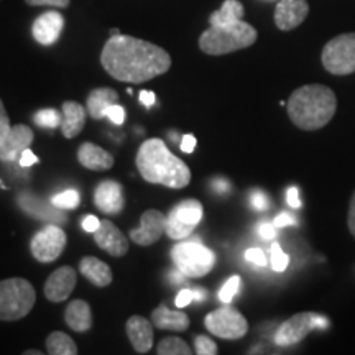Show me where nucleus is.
I'll return each instance as SVG.
<instances>
[{"instance_id": "f257e3e1", "label": "nucleus", "mask_w": 355, "mask_h": 355, "mask_svg": "<svg viewBox=\"0 0 355 355\" xmlns=\"http://www.w3.org/2000/svg\"><path fill=\"white\" fill-rule=\"evenodd\" d=\"M101 64L117 81L141 84L165 74L171 68V56L155 43L114 35L102 48Z\"/></svg>"}, {"instance_id": "f03ea898", "label": "nucleus", "mask_w": 355, "mask_h": 355, "mask_svg": "<svg viewBox=\"0 0 355 355\" xmlns=\"http://www.w3.org/2000/svg\"><path fill=\"white\" fill-rule=\"evenodd\" d=\"M135 165L145 181L163 184L170 189L186 188L191 181L188 165L175 157L165 141L159 139H148L140 145Z\"/></svg>"}, {"instance_id": "7ed1b4c3", "label": "nucleus", "mask_w": 355, "mask_h": 355, "mask_svg": "<svg viewBox=\"0 0 355 355\" xmlns=\"http://www.w3.org/2000/svg\"><path fill=\"white\" fill-rule=\"evenodd\" d=\"M288 115L301 130H319L327 125L337 110V97L331 87L306 84L288 99Z\"/></svg>"}, {"instance_id": "20e7f679", "label": "nucleus", "mask_w": 355, "mask_h": 355, "mask_svg": "<svg viewBox=\"0 0 355 355\" xmlns=\"http://www.w3.org/2000/svg\"><path fill=\"white\" fill-rule=\"evenodd\" d=\"M259 38L257 30L247 21H235L232 25L209 26L199 37V48L211 56H222L252 46Z\"/></svg>"}, {"instance_id": "39448f33", "label": "nucleus", "mask_w": 355, "mask_h": 355, "mask_svg": "<svg viewBox=\"0 0 355 355\" xmlns=\"http://www.w3.org/2000/svg\"><path fill=\"white\" fill-rule=\"evenodd\" d=\"M37 303V293L28 279L8 278L0 282V321L24 319Z\"/></svg>"}, {"instance_id": "423d86ee", "label": "nucleus", "mask_w": 355, "mask_h": 355, "mask_svg": "<svg viewBox=\"0 0 355 355\" xmlns=\"http://www.w3.org/2000/svg\"><path fill=\"white\" fill-rule=\"evenodd\" d=\"M171 259L188 278H202L214 268V252L204 247L199 239L176 243L171 250Z\"/></svg>"}, {"instance_id": "0eeeda50", "label": "nucleus", "mask_w": 355, "mask_h": 355, "mask_svg": "<svg viewBox=\"0 0 355 355\" xmlns=\"http://www.w3.org/2000/svg\"><path fill=\"white\" fill-rule=\"evenodd\" d=\"M321 60L327 73L336 76L355 73V33H343L327 42Z\"/></svg>"}, {"instance_id": "6e6552de", "label": "nucleus", "mask_w": 355, "mask_h": 355, "mask_svg": "<svg viewBox=\"0 0 355 355\" xmlns=\"http://www.w3.org/2000/svg\"><path fill=\"white\" fill-rule=\"evenodd\" d=\"M202 214V204L198 199H184L178 202L166 216V235L173 241H184L198 227Z\"/></svg>"}, {"instance_id": "1a4fd4ad", "label": "nucleus", "mask_w": 355, "mask_h": 355, "mask_svg": "<svg viewBox=\"0 0 355 355\" xmlns=\"http://www.w3.org/2000/svg\"><path fill=\"white\" fill-rule=\"evenodd\" d=\"M329 326L326 318L319 316L316 313H300L285 321L275 332V344L278 347H291L296 345L314 329H324Z\"/></svg>"}, {"instance_id": "9d476101", "label": "nucleus", "mask_w": 355, "mask_h": 355, "mask_svg": "<svg viewBox=\"0 0 355 355\" xmlns=\"http://www.w3.org/2000/svg\"><path fill=\"white\" fill-rule=\"evenodd\" d=\"M204 326H206V329L211 334L227 340L242 339L248 331L247 319L229 304L222 306V308L214 309L212 313L207 314L204 318Z\"/></svg>"}, {"instance_id": "9b49d317", "label": "nucleus", "mask_w": 355, "mask_h": 355, "mask_svg": "<svg viewBox=\"0 0 355 355\" xmlns=\"http://www.w3.org/2000/svg\"><path fill=\"white\" fill-rule=\"evenodd\" d=\"M66 234L58 224H50L33 235L30 250L35 260L42 263H51L64 252Z\"/></svg>"}, {"instance_id": "f8f14e48", "label": "nucleus", "mask_w": 355, "mask_h": 355, "mask_svg": "<svg viewBox=\"0 0 355 355\" xmlns=\"http://www.w3.org/2000/svg\"><path fill=\"white\" fill-rule=\"evenodd\" d=\"M163 234H166V214L157 209H148L141 214L140 227L130 230V239L139 245L148 247L157 243Z\"/></svg>"}, {"instance_id": "ddd939ff", "label": "nucleus", "mask_w": 355, "mask_h": 355, "mask_svg": "<svg viewBox=\"0 0 355 355\" xmlns=\"http://www.w3.org/2000/svg\"><path fill=\"white\" fill-rule=\"evenodd\" d=\"M35 133L28 125L19 123V125H12L10 132L7 137L0 141V162L3 163H15L19 162L20 155L30 148L33 144Z\"/></svg>"}, {"instance_id": "4468645a", "label": "nucleus", "mask_w": 355, "mask_h": 355, "mask_svg": "<svg viewBox=\"0 0 355 355\" xmlns=\"http://www.w3.org/2000/svg\"><path fill=\"white\" fill-rule=\"evenodd\" d=\"M308 13V0H279L275 8V24L282 32H290L303 24Z\"/></svg>"}, {"instance_id": "2eb2a0df", "label": "nucleus", "mask_w": 355, "mask_h": 355, "mask_svg": "<svg viewBox=\"0 0 355 355\" xmlns=\"http://www.w3.org/2000/svg\"><path fill=\"white\" fill-rule=\"evenodd\" d=\"M76 272L71 266H61L56 272L50 275V278L44 283V296L53 303H61L71 296V293L76 288Z\"/></svg>"}, {"instance_id": "dca6fc26", "label": "nucleus", "mask_w": 355, "mask_h": 355, "mask_svg": "<svg viewBox=\"0 0 355 355\" xmlns=\"http://www.w3.org/2000/svg\"><path fill=\"white\" fill-rule=\"evenodd\" d=\"M94 242L97 247L102 248L104 252H107L109 255L117 257V259H121V257H123L128 252L127 237L122 234V230L109 219L101 220L99 229L94 232Z\"/></svg>"}, {"instance_id": "f3484780", "label": "nucleus", "mask_w": 355, "mask_h": 355, "mask_svg": "<svg viewBox=\"0 0 355 355\" xmlns=\"http://www.w3.org/2000/svg\"><path fill=\"white\" fill-rule=\"evenodd\" d=\"M94 204L102 214L117 216L125 207V198H123L122 186L117 181L105 180L96 188Z\"/></svg>"}, {"instance_id": "a211bd4d", "label": "nucleus", "mask_w": 355, "mask_h": 355, "mask_svg": "<svg viewBox=\"0 0 355 355\" xmlns=\"http://www.w3.org/2000/svg\"><path fill=\"white\" fill-rule=\"evenodd\" d=\"M64 28V17L60 12L50 10L44 12L33 21L32 33L33 38L37 40L43 46H51L61 37V32Z\"/></svg>"}, {"instance_id": "6ab92c4d", "label": "nucleus", "mask_w": 355, "mask_h": 355, "mask_svg": "<svg viewBox=\"0 0 355 355\" xmlns=\"http://www.w3.org/2000/svg\"><path fill=\"white\" fill-rule=\"evenodd\" d=\"M17 202H19V207L25 214L37 217V219L48 220L50 219L53 224H64L66 216L63 214V209H58L51 204L48 206L43 199L33 196L32 193H21L17 196Z\"/></svg>"}, {"instance_id": "aec40b11", "label": "nucleus", "mask_w": 355, "mask_h": 355, "mask_svg": "<svg viewBox=\"0 0 355 355\" xmlns=\"http://www.w3.org/2000/svg\"><path fill=\"white\" fill-rule=\"evenodd\" d=\"M128 340L135 352L146 354L153 349V322L144 316H132L125 324Z\"/></svg>"}, {"instance_id": "412c9836", "label": "nucleus", "mask_w": 355, "mask_h": 355, "mask_svg": "<svg viewBox=\"0 0 355 355\" xmlns=\"http://www.w3.org/2000/svg\"><path fill=\"white\" fill-rule=\"evenodd\" d=\"M61 133L64 139H74L79 133L83 132L84 125H86L87 110L83 107L79 102L66 101L61 105Z\"/></svg>"}, {"instance_id": "4be33fe9", "label": "nucleus", "mask_w": 355, "mask_h": 355, "mask_svg": "<svg viewBox=\"0 0 355 355\" xmlns=\"http://www.w3.org/2000/svg\"><path fill=\"white\" fill-rule=\"evenodd\" d=\"M152 322L155 327L162 331L184 332L189 327L188 314L183 313L180 308L170 309L166 304H159L152 313Z\"/></svg>"}, {"instance_id": "5701e85b", "label": "nucleus", "mask_w": 355, "mask_h": 355, "mask_svg": "<svg viewBox=\"0 0 355 355\" xmlns=\"http://www.w3.org/2000/svg\"><path fill=\"white\" fill-rule=\"evenodd\" d=\"M78 159L84 168L92 171H107L114 166V157L107 150L94 144H83L78 148Z\"/></svg>"}, {"instance_id": "b1692460", "label": "nucleus", "mask_w": 355, "mask_h": 355, "mask_svg": "<svg viewBox=\"0 0 355 355\" xmlns=\"http://www.w3.org/2000/svg\"><path fill=\"white\" fill-rule=\"evenodd\" d=\"M119 104V94L112 87H97L89 92L86 99V110L94 121L105 117V110L110 105Z\"/></svg>"}, {"instance_id": "393cba45", "label": "nucleus", "mask_w": 355, "mask_h": 355, "mask_svg": "<svg viewBox=\"0 0 355 355\" xmlns=\"http://www.w3.org/2000/svg\"><path fill=\"white\" fill-rule=\"evenodd\" d=\"M79 270H81L83 277L89 279L92 285L96 286H109L112 283V270L110 266L96 257H84L79 263Z\"/></svg>"}, {"instance_id": "a878e982", "label": "nucleus", "mask_w": 355, "mask_h": 355, "mask_svg": "<svg viewBox=\"0 0 355 355\" xmlns=\"http://www.w3.org/2000/svg\"><path fill=\"white\" fill-rule=\"evenodd\" d=\"M64 321L74 332H87L92 327L91 306L83 300L71 301L66 308Z\"/></svg>"}, {"instance_id": "bb28decb", "label": "nucleus", "mask_w": 355, "mask_h": 355, "mask_svg": "<svg viewBox=\"0 0 355 355\" xmlns=\"http://www.w3.org/2000/svg\"><path fill=\"white\" fill-rule=\"evenodd\" d=\"M243 13H245V10H243V6L239 0H225L219 10L212 12L209 15V25H232L235 21H241L243 19Z\"/></svg>"}, {"instance_id": "cd10ccee", "label": "nucleus", "mask_w": 355, "mask_h": 355, "mask_svg": "<svg viewBox=\"0 0 355 355\" xmlns=\"http://www.w3.org/2000/svg\"><path fill=\"white\" fill-rule=\"evenodd\" d=\"M46 352L51 355H76L78 345L64 332H51L46 339Z\"/></svg>"}, {"instance_id": "c85d7f7f", "label": "nucleus", "mask_w": 355, "mask_h": 355, "mask_svg": "<svg viewBox=\"0 0 355 355\" xmlns=\"http://www.w3.org/2000/svg\"><path fill=\"white\" fill-rule=\"evenodd\" d=\"M191 352L193 350L181 337H166L157 345V354L159 355H189Z\"/></svg>"}, {"instance_id": "c756f323", "label": "nucleus", "mask_w": 355, "mask_h": 355, "mask_svg": "<svg viewBox=\"0 0 355 355\" xmlns=\"http://www.w3.org/2000/svg\"><path fill=\"white\" fill-rule=\"evenodd\" d=\"M79 202H81V198H79L76 189H66L64 193H60L51 198V204L58 209H76Z\"/></svg>"}, {"instance_id": "7c9ffc66", "label": "nucleus", "mask_w": 355, "mask_h": 355, "mask_svg": "<svg viewBox=\"0 0 355 355\" xmlns=\"http://www.w3.org/2000/svg\"><path fill=\"white\" fill-rule=\"evenodd\" d=\"M61 119H63V115H61L58 110L55 109H43V110H38L37 114L33 115V121L37 123L38 127L42 128H56V127H61Z\"/></svg>"}, {"instance_id": "2f4dec72", "label": "nucleus", "mask_w": 355, "mask_h": 355, "mask_svg": "<svg viewBox=\"0 0 355 355\" xmlns=\"http://www.w3.org/2000/svg\"><path fill=\"white\" fill-rule=\"evenodd\" d=\"M239 286H241V277H237V275H235V277L229 278L227 282H225V285L222 286L219 291V300L222 301V303L229 304L230 301L234 300V296L237 295Z\"/></svg>"}, {"instance_id": "473e14b6", "label": "nucleus", "mask_w": 355, "mask_h": 355, "mask_svg": "<svg viewBox=\"0 0 355 355\" xmlns=\"http://www.w3.org/2000/svg\"><path fill=\"white\" fill-rule=\"evenodd\" d=\"M270 255H272V266L275 272H285L288 263H290V257H288L279 243H273L270 248Z\"/></svg>"}, {"instance_id": "72a5a7b5", "label": "nucleus", "mask_w": 355, "mask_h": 355, "mask_svg": "<svg viewBox=\"0 0 355 355\" xmlns=\"http://www.w3.org/2000/svg\"><path fill=\"white\" fill-rule=\"evenodd\" d=\"M194 349L199 355H216L217 354V345L212 339L206 336H196L194 339Z\"/></svg>"}, {"instance_id": "f704fd0d", "label": "nucleus", "mask_w": 355, "mask_h": 355, "mask_svg": "<svg viewBox=\"0 0 355 355\" xmlns=\"http://www.w3.org/2000/svg\"><path fill=\"white\" fill-rule=\"evenodd\" d=\"M105 117H107L112 123H115V125H122V123L125 122V109L119 104L110 105V107L105 110Z\"/></svg>"}, {"instance_id": "c9c22d12", "label": "nucleus", "mask_w": 355, "mask_h": 355, "mask_svg": "<svg viewBox=\"0 0 355 355\" xmlns=\"http://www.w3.org/2000/svg\"><path fill=\"white\" fill-rule=\"evenodd\" d=\"M25 3L32 7H56L66 8L71 3V0H25Z\"/></svg>"}, {"instance_id": "e433bc0d", "label": "nucleus", "mask_w": 355, "mask_h": 355, "mask_svg": "<svg viewBox=\"0 0 355 355\" xmlns=\"http://www.w3.org/2000/svg\"><path fill=\"white\" fill-rule=\"evenodd\" d=\"M250 204L257 211H265V209H268L270 201H268V198H266L265 193H261V191H254V193L250 194Z\"/></svg>"}, {"instance_id": "4c0bfd02", "label": "nucleus", "mask_w": 355, "mask_h": 355, "mask_svg": "<svg viewBox=\"0 0 355 355\" xmlns=\"http://www.w3.org/2000/svg\"><path fill=\"white\" fill-rule=\"evenodd\" d=\"M10 119H8V114L6 107H3V102L0 101V141L7 137V133L10 132Z\"/></svg>"}, {"instance_id": "58836bf2", "label": "nucleus", "mask_w": 355, "mask_h": 355, "mask_svg": "<svg viewBox=\"0 0 355 355\" xmlns=\"http://www.w3.org/2000/svg\"><path fill=\"white\" fill-rule=\"evenodd\" d=\"M245 259L255 265H260V266L266 265L265 252L261 250V248H248L245 252Z\"/></svg>"}, {"instance_id": "ea45409f", "label": "nucleus", "mask_w": 355, "mask_h": 355, "mask_svg": "<svg viewBox=\"0 0 355 355\" xmlns=\"http://www.w3.org/2000/svg\"><path fill=\"white\" fill-rule=\"evenodd\" d=\"M191 301H193V290H189V288H184V290H181L176 295L175 304H176V308L183 309L191 303Z\"/></svg>"}, {"instance_id": "a19ab883", "label": "nucleus", "mask_w": 355, "mask_h": 355, "mask_svg": "<svg viewBox=\"0 0 355 355\" xmlns=\"http://www.w3.org/2000/svg\"><path fill=\"white\" fill-rule=\"evenodd\" d=\"M38 162H40V159H38L37 155H35L30 148H26L25 152L20 155V158H19V166H21V168H28V166H32V165H37Z\"/></svg>"}, {"instance_id": "79ce46f5", "label": "nucleus", "mask_w": 355, "mask_h": 355, "mask_svg": "<svg viewBox=\"0 0 355 355\" xmlns=\"http://www.w3.org/2000/svg\"><path fill=\"white\" fill-rule=\"evenodd\" d=\"M298 222H296L295 217H293L291 214H286V212H282L278 217H275L273 220V225L277 229L279 227H286V225H296Z\"/></svg>"}, {"instance_id": "37998d69", "label": "nucleus", "mask_w": 355, "mask_h": 355, "mask_svg": "<svg viewBox=\"0 0 355 355\" xmlns=\"http://www.w3.org/2000/svg\"><path fill=\"white\" fill-rule=\"evenodd\" d=\"M259 234L263 241H273L277 237V227L273 224H261L259 227Z\"/></svg>"}, {"instance_id": "c03bdc74", "label": "nucleus", "mask_w": 355, "mask_h": 355, "mask_svg": "<svg viewBox=\"0 0 355 355\" xmlns=\"http://www.w3.org/2000/svg\"><path fill=\"white\" fill-rule=\"evenodd\" d=\"M81 224H83V229L86 230V232H96V230L99 229L101 220L97 219L96 216H84Z\"/></svg>"}, {"instance_id": "a18cd8bd", "label": "nucleus", "mask_w": 355, "mask_h": 355, "mask_svg": "<svg viewBox=\"0 0 355 355\" xmlns=\"http://www.w3.org/2000/svg\"><path fill=\"white\" fill-rule=\"evenodd\" d=\"M286 202L290 204L291 207L298 209L301 207V199H300V191L296 188H290L286 191Z\"/></svg>"}, {"instance_id": "49530a36", "label": "nucleus", "mask_w": 355, "mask_h": 355, "mask_svg": "<svg viewBox=\"0 0 355 355\" xmlns=\"http://www.w3.org/2000/svg\"><path fill=\"white\" fill-rule=\"evenodd\" d=\"M181 150H183L184 153H193L194 148H196V137L194 135H184L183 140H181Z\"/></svg>"}, {"instance_id": "de8ad7c7", "label": "nucleus", "mask_w": 355, "mask_h": 355, "mask_svg": "<svg viewBox=\"0 0 355 355\" xmlns=\"http://www.w3.org/2000/svg\"><path fill=\"white\" fill-rule=\"evenodd\" d=\"M139 99L146 109H150V107H153L155 101H157V96H155L153 91H140Z\"/></svg>"}, {"instance_id": "09e8293b", "label": "nucleus", "mask_w": 355, "mask_h": 355, "mask_svg": "<svg viewBox=\"0 0 355 355\" xmlns=\"http://www.w3.org/2000/svg\"><path fill=\"white\" fill-rule=\"evenodd\" d=\"M347 222H349V230H350V234H352L354 237H355V191H354V194H352V199H350Z\"/></svg>"}, {"instance_id": "8fccbe9b", "label": "nucleus", "mask_w": 355, "mask_h": 355, "mask_svg": "<svg viewBox=\"0 0 355 355\" xmlns=\"http://www.w3.org/2000/svg\"><path fill=\"white\" fill-rule=\"evenodd\" d=\"M212 189L216 191V193H229L230 191V183L227 180H224V178H217V180L212 181Z\"/></svg>"}, {"instance_id": "3c124183", "label": "nucleus", "mask_w": 355, "mask_h": 355, "mask_svg": "<svg viewBox=\"0 0 355 355\" xmlns=\"http://www.w3.org/2000/svg\"><path fill=\"white\" fill-rule=\"evenodd\" d=\"M188 278L186 275L181 272L180 268H176L175 272H171L170 275H168V279H170V283H173V285H178V283H184V279Z\"/></svg>"}, {"instance_id": "603ef678", "label": "nucleus", "mask_w": 355, "mask_h": 355, "mask_svg": "<svg viewBox=\"0 0 355 355\" xmlns=\"http://www.w3.org/2000/svg\"><path fill=\"white\" fill-rule=\"evenodd\" d=\"M207 298V291L201 288H193V301H204Z\"/></svg>"}, {"instance_id": "864d4df0", "label": "nucleus", "mask_w": 355, "mask_h": 355, "mask_svg": "<svg viewBox=\"0 0 355 355\" xmlns=\"http://www.w3.org/2000/svg\"><path fill=\"white\" fill-rule=\"evenodd\" d=\"M25 355H42L40 350H25Z\"/></svg>"}, {"instance_id": "5fc2aeb1", "label": "nucleus", "mask_w": 355, "mask_h": 355, "mask_svg": "<svg viewBox=\"0 0 355 355\" xmlns=\"http://www.w3.org/2000/svg\"><path fill=\"white\" fill-rule=\"evenodd\" d=\"M114 35H121V32H119L117 28H112L110 30V37H114Z\"/></svg>"}, {"instance_id": "6e6d98bb", "label": "nucleus", "mask_w": 355, "mask_h": 355, "mask_svg": "<svg viewBox=\"0 0 355 355\" xmlns=\"http://www.w3.org/2000/svg\"><path fill=\"white\" fill-rule=\"evenodd\" d=\"M0 186H3V184H2V181H0Z\"/></svg>"}]
</instances>
